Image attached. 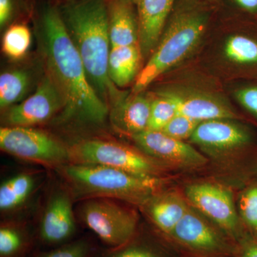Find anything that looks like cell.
Here are the masks:
<instances>
[{"instance_id":"cell-1","label":"cell","mask_w":257,"mask_h":257,"mask_svg":"<svg viewBox=\"0 0 257 257\" xmlns=\"http://www.w3.org/2000/svg\"><path fill=\"white\" fill-rule=\"evenodd\" d=\"M48 74L64 101V114L82 121H104L107 106L92 87L81 56L66 28L60 7L47 4L40 14Z\"/></svg>"},{"instance_id":"cell-2","label":"cell","mask_w":257,"mask_h":257,"mask_svg":"<svg viewBox=\"0 0 257 257\" xmlns=\"http://www.w3.org/2000/svg\"><path fill=\"white\" fill-rule=\"evenodd\" d=\"M60 10L92 87L99 95L118 100L108 74L111 50L108 0H67Z\"/></svg>"},{"instance_id":"cell-3","label":"cell","mask_w":257,"mask_h":257,"mask_svg":"<svg viewBox=\"0 0 257 257\" xmlns=\"http://www.w3.org/2000/svg\"><path fill=\"white\" fill-rule=\"evenodd\" d=\"M76 199L104 197L143 206L160 193L163 177H145L97 165L69 163L57 169Z\"/></svg>"},{"instance_id":"cell-4","label":"cell","mask_w":257,"mask_h":257,"mask_svg":"<svg viewBox=\"0 0 257 257\" xmlns=\"http://www.w3.org/2000/svg\"><path fill=\"white\" fill-rule=\"evenodd\" d=\"M207 23V16L197 10H184L176 15L135 79L133 94L143 92L157 77L185 58L199 43Z\"/></svg>"},{"instance_id":"cell-5","label":"cell","mask_w":257,"mask_h":257,"mask_svg":"<svg viewBox=\"0 0 257 257\" xmlns=\"http://www.w3.org/2000/svg\"><path fill=\"white\" fill-rule=\"evenodd\" d=\"M69 150V163L106 166L145 177H163L162 162L123 144L93 139L79 142Z\"/></svg>"},{"instance_id":"cell-6","label":"cell","mask_w":257,"mask_h":257,"mask_svg":"<svg viewBox=\"0 0 257 257\" xmlns=\"http://www.w3.org/2000/svg\"><path fill=\"white\" fill-rule=\"evenodd\" d=\"M119 201L89 198L84 199L79 208L83 224L107 248L122 246L138 234V213Z\"/></svg>"},{"instance_id":"cell-7","label":"cell","mask_w":257,"mask_h":257,"mask_svg":"<svg viewBox=\"0 0 257 257\" xmlns=\"http://www.w3.org/2000/svg\"><path fill=\"white\" fill-rule=\"evenodd\" d=\"M2 151L25 161L58 169L70 162L69 150L50 134L27 126L0 128Z\"/></svg>"},{"instance_id":"cell-8","label":"cell","mask_w":257,"mask_h":257,"mask_svg":"<svg viewBox=\"0 0 257 257\" xmlns=\"http://www.w3.org/2000/svg\"><path fill=\"white\" fill-rule=\"evenodd\" d=\"M64 107L63 97L47 74L33 94L6 109L4 121L7 126L30 127L48 121Z\"/></svg>"},{"instance_id":"cell-9","label":"cell","mask_w":257,"mask_h":257,"mask_svg":"<svg viewBox=\"0 0 257 257\" xmlns=\"http://www.w3.org/2000/svg\"><path fill=\"white\" fill-rule=\"evenodd\" d=\"M130 138L142 152L161 162L182 168H197L207 163V157L182 140L168 136L162 131H146Z\"/></svg>"},{"instance_id":"cell-10","label":"cell","mask_w":257,"mask_h":257,"mask_svg":"<svg viewBox=\"0 0 257 257\" xmlns=\"http://www.w3.org/2000/svg\"><path fill=\"white\" fill-rule=\"evenodd\" d=\"M186 197L197 210L229 234L239 229V221L231 192L218 184H192L186 188Z\"/></svg>"},{"instance_id":"cell-11","label":"cell","mask_w":257,"mask_h":257,"mask_svg":"<svg viewBox=\"0 0 257 257\" xmlns=\"http://www.w3.org/2000/svg\"><path fill=\"white\" fill-rule=\"evenodd\" d=\"M77 226L72 210V195L58 192L47 204L36 234L37 241L50 248L76 239Z\"/></svg>"},{"instance_id":"cell-12","label":"cell","mask_w":257,"mask_h":257,"mask_svg":"<svg viewBox=\"0 0 257 257\" xmlns=\"http://www.w3.org/2000/svg\"><path fill=\"white\" fill-rule=\"evenodd\" d=\"M189 140L208 152L224 153L244 146L249 136L230 120L214 119L199 123Z\"/></svg>"},{"instance_id":"cell-13","label":"cell","mask_w":257,"mask_h":257,"mask_svg":"<svg viewBox=\"0 0 257 257\" xmlns=\"http://www.w3.org/2000/svg\"><path fill=\"white\" fill-rule=\"evenodd\" d=\"M175 0H136L140 47L144 57L155 50Z\"/></svg>"},{"instance_id":"cell-14","label":"cell","mask_w":257,"mask_h":257,"mask_svg":"<svg viewBox=\"0 0 257 257\" xmlns=\"http://www.w3.org/2000/svg\"><path fill=\"white\" fill-rule=\"evenodd\" d=\"M173 101L178 114L198 121L237 119V115L226 103L202 94L165 92Z\"/></svg>"},{"instance_id":"cell-15","label":"cell","mask_w":257,"mask_h":257,"mask_svg":"<svg viewBox=\"0 0 257 257\" xmlns=\"http://www.w3.org/2000/svg\"><path fill=\"white\" fill-rule=\"evenodd\" d=\"M171 236L187 246L203 251H221L224 246L214 229L190 207Z\"/></svg>"},{"instance_id":"cell-16","label":"cell","mask_w":257,"mask_h":257,"mask_svg":"<svg viewBox=\"0 0 257 257\" xmlns=\"http://www.w3.org/2000/svg\"><path fill=\"white\" fill-rule=\"evenodd\" d=\"M152 99L142 92L126 99L119 98L111 113L113 125L130 137L146 131L150 122Z\"/></svg>"},{"instance_id":"cell-17","label":"cell","mask_w":257,"mask_h":257,"mask_svg":"<svg viewBox=\"0 0 257 257\" xmlns=\"http://www.w3.org/2000/svg\"><path fill=\"white\" fill-rule=\"evenodd\" d=\"M128 0H108L111 47L140 45L138 13Z\"/></svg>"},{"instance_id":"cell-18","label":"cell","mask_w":257,"mask_h":257,"mask_svg":"<svg viewBox=\"0 0 257 257\" xmlns=\"http://www.w3.org/2000/svg\"><path fill=\"white\" fill-rule=\"evenodd\" d=\"M142 207L154 224L164 234L171 235L189 207L183 198L175 193L162 192Z\"/></svg>"},{"instance_id":"cell-19","label":"cell","mask_w":257,"mask_h":257,"mask_svg":"<svg viewBox=\"0 0 257 257\" xmlns=\"http://www.w3.org/2000/svg\"><path fill=\"white\" fill-rule=\"evenodd\" d=\"M142 56L140 45L111 47L108 74L114 85L124 87L137 79Z\"/></svg>"},{"instance_id":"cell-20","label":"cell","mask_w":257,"mask_h":257,"mask_svg":"<svg viewBox=\"0 0 257 257\" xmlns=\"http://www.w3.org/2000/svg\"><path fill=\"white\" fill-rule=\"evenodd\" d=\"M37 243L36 234L25 226L4 224L0 227V257H31Z\"/></svg>"},{"instance_id":"cell-21","label":"cell","mask_w":257,"mask_h":257,"mask_svg":"<svg viewBox=\"0 0 257 257\" xmlns=\"http://www.w3.org/2000/svg\"><path fill=\"white\" fill-rule=\"evenodd\" d=\"M32 176L20 174L5 181L0 187V209L12 210L26 201L34 187Z\"/></svg>"},{"instance_id":"cell-22","label":"cell","mask_w":257,"mask_h":257,"mask_svg":"<svg viewBox=\"0 0 257 257\" xmlns=\"http://www.w3.org/2000/svg\"><path fill=\"white\" fill-rule=\"evenodd\" d=\"M30 77L23 70L8 71L0 76V106L7 109L21 100L28 92Z\"/></svg>"},{"instance_id":"cell-23","label":"cell","mask_w":257,"mask_h":257,"mask_svg":"<svg viewBox=\"0 0 257 257\" xmlns=\"http://www.w3.org/2000/svg\"><path fill=\"white\" fill-rule=\"evenodd\" d=\"M31 32L26 25L12 24L3 36V52L10 58L20 60L26 55L31 45Z\"/></svg>"},{"instance_id":"cell-24","label":"cell","mask_w":257,"mask_h":257,"mask_svg":"<svg viewBox=\"0 0 257 257\" xmlns=\"http://www.w3.org/2000/svg\"><path fill=\"white\" fill-rule=\"evenodd\" d=\"M99 253L94 239L83 236L46 251H36L31 257H97Z\"/></svg>"},{"instance_id":"cell-25","label":"cell","mask_w":257,"mask_h":257,"mask_svg":"<svg viewBox=\"0 0 257 257\" xmlns=\"http://www.w3.org/2000/svg\"><path fill=\"white\" fill-rule=\"evenodd\" d=\"M224 53L235 63L257 64V42L249 37L235 35L226 42Z\"/></svg>"},{"instance_id":"cell-26","label":"cell","mask_w":257,"mask_h":257,"mask_svg":"<svg viewBox=\"0 0 257 257\" xmlns=\"http://www.w3.org/2000/svg\"><path fill=\"white\" fill-rule=\"evenodd\" d=\"M177 114V108L173 101L166 95L165 92L160 93L152 99L148 130L162 131Z\"/></svg>"},{"instance_id":"cell-27","label":"cell","mask_w":257,"mask_h":257,"mask_svg":"<svg viewBox=\"0 0 257 257\" xmlns=\"http://www.w3.org/2000/svg\"><path fill=\"white\" fill-rule=\"evenodd\" d=\"M136 236L137 234L122 246L107 248L104 252L99 253L97 257H164L153 246L139 242Z\"/></svg>"},{"instance_id":"cell-28","label":"cell","mask_w":257,"mask_h":257,"mask_svg":"<svg viewBox=\"0 0 257 257\" xmlns=\"http://www.w3.org/2000/svg\"><path fill=\"white\" fill-rule=\"evenodd\" d=\"M200 121L189 118L184 115L177 114L163 130L162 133L171 138L184 140L190 139Z\"/></svg>"},{"instance_id":"cell-29","label":"cell","mask_w":257,"mask_h":257,"mask_svg":"<svg viewBox=\"0 0 257 257\" xmlns=\"http://www.w3.org/2000/svg\"><path fill=\"white\" fill-rule=\"evenodd\" d=\"M239 210L245 222L257 231V187L243 193L240 199Z\"/></svg>"},{"instance_id":"cell-30","label":"cell","mask_w":257,"mask_h":257,"mask_svg":"<svg viewBox=\"0 0 257 257\" xmlns=\"http://www.w3.org/2000/svg\"><path fill=\"white\" fill-rule=\"evenodd\" d=\"M236 97L243 107L257 116V87L239 89L236 93Z\"/></svg>"},{"instance_id":"cell-31","label":"cell","mask_w":257,"mask_h":257,"mask_svg":"<svg viewBox=\"0 0 257 257\" xmlns=\"http://www.w3.org/2000/svg\"><path fill=\"white\" fill-rule=\"evenodd\" d=\"M18 9V0H0V27L4 28L13 22Z\"/></svg>"},{"instance_id":"cell-32","label":"cell","mask_w":257,"mask_h":257,"mask_svg":"<svg viewBox=\"0 0 257 257\" xmlns=\"http://www.w3.org/2000/svg\"><path fill=\"white\" fill-rule=\"evenodd\" d=\"M242 257H257V241L246 243L243 247Z\"/></svg>"},{"instance_id":"cell-33","label":"cell","mask_w":257,"mask_h":257,"mask_svg":"<svg viewBox=\"0 0 257 257\" xmlns=\"http://www.w3.org/2000/svg\"><path fill=\"white\" fill-rule=\"evenodd\" d=\"M243 9L249 12L257 11V0H235Z\"/></svg>"},{"instance_id":"cell-34","label":"cell","mask_w":257,"mask_h":257,"mask_svg":"<svg viewBox=\"0 0 257 257\" xmlns=\"http://www.w3.org/2000/svg\"><path fill=\"white\" fill-rule=\"evenodd\" d=\"M128 1L132 2V3H136V0H128Z\"/></svg>"},{"instance_id":"cell-35","label":"cell","mask_w":257,"mask_h":257,"mask_svg":"<svg viewBox=\"0 0 257 257\" xmlns=\"http://www.w3.org/2000/svg\"></svg>"}]
</instances>
